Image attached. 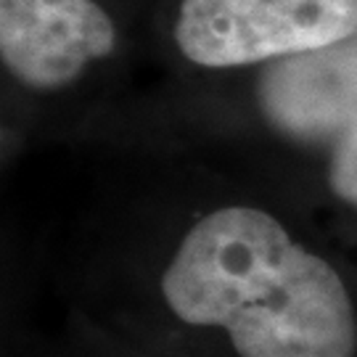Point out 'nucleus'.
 Here are the masks:
<instances>
[{"label":"nucleus","mask_w":357,"mask_h":357,"mask_svg":"<svg viewBox=\"0 0 357 357\" xmlns=\"http://www.w3.org/2000/svg\"><path fill=\"white\" fill-rule=\"evenodd\" d=\"M59 149L79 178L43 241L156 355L357 357V249L270 167L220 146Z\"/></svg>","instance_id":"f257e3e1"},{"label":"nucleus","mask_w":357,"mask_h":357,"mask_svg":"<svg viewBox=\"0 0 357 357\" xmlns=\"http://www.w3.org/2000/svg\"><path fill=\"white\" fill-rule=\"evenodd\" d=\"M357 128V35L249 72L151 79L82 143L220 146L310 159Z\"/></svg>","instance_id":"f03ea898"},{"label":"nucleus","mask_w":357,"mask_h":357,"mask_svg":"<svg viewBox=\"0 0 357 357\" xmlns=\"http://www.w3.org/2000/svg\"><path fill=\"white\" fill-rule=\"evenodd\" d=\"M3 130L19 146H72L146 77L143 0H0Z\"/></svg>","instance_id":"7ed1b4c3"},{"label":"nucleus","mask_w":357,"mask_h":357,"mask_svg":"<svg viewBox=\"0 0 357 357\" xmlns=\"http://www.w3.org/2000/svg\"><path fill=\"white\" fill-rule=\"evenodd\" d=\"M355 35L357 0H149L141 85L249 72Z\"/></svg>","instance_id":"20e7f679"},{"label":"nucleus","mask_w":357,"mask_h":357,"mask_svg":"<svg viewBox=\"0 0 357 357\" xmlns=\"http://www.w3.org/2000/svg\"><path fill=\"white\" fill-rule=\"evenodd\" d=\"M243 156L270 167L275 175H281L294 188H299L312 204H318L326 212V217L357 249V128L310 159L283 162L252 153Z\"/></svg>","instance_id":"39448f33"},{"label":"nucleus","mask_w":357,"mask_h":357,"mask_svg":"<svg viewBox=\"0 0 357 357\" xmlns=\"http://www.w3.org/2000/svg\"><path fill=\"white\" fill-rule=\"evenodd\" d=\"M143 357H165V355H156V352H151V355H143Z\"/></svg>","instance_id":"423d86ee"},{"label":"nucleus","mask_w":357,"mask_h":357,"mask_svg":"<svg viewBox=\"0 0 357 357\" xmlns=\"http://www.w3.org/2000/svg\"><path fill=\"white\" fill-rule=\"evenodd\" d=\"M146 3H149V0H143V8H146Z\"/></svg>","instance_id":"0eeeda50"}]
</instances>
